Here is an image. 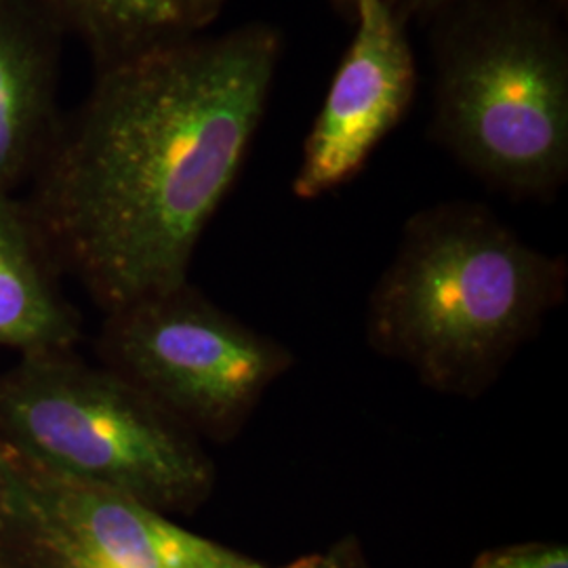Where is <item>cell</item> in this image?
<instances>
[{
  "instance_id": "obj_12",
  "label": "cell",
  "mask_w": 568,
  "mask_h": 568,
  "mask_svg": "<svg viewBox=\"0 0 568 568\" xmlns=\"http://www.w3.org/2000/svg\"><path fill=\"white\" fill-rule=\"evenodd\" d=\"M389 9L398 16V20L405 21L415 16H434L443 13L447 7L455 4L457 0H386Z\"/></svg>"
},
{
  "instance_id": "obj_14",
  "label": "cell",
  "mask_w": 568,
  "mask_h": 568,
  "mask_svg": "<svg viewBox=\"0 0 568 568\" xmlns=\"http://www.w3.org/2000/svg\"><path fill=\"white\" fill-rule=\"evenodd\" d=\"M192 21L196 26V30H201L204 26H209L215 20L225 4V0H185Z\"/></svg>"
},
{
  "instance_id": "obj_10",
  "label": "cell",
  "mask_w": 568,
  "mask_h": 568,
  "mask_svg": "<svg viewBox=\"0 0 568 568\" xmlns=\"http://www.w3.org/2000/svg\"><path fill=\"white\" fill-rule=\"evenodd\" d=\"M13 527L21 528L26 532V537L32 541L37 558L41 560V568H105L98 562H91L87 558L79 556L72 549L63 548L60 544L47 539L41 532H37L34 528L26 527L20 520L11 518L9 520ZM248 568H272L262 565L260 560H255ZM281 568H371L366 565L365 556L361 551V546L356 541H339L333 548L318 554H310L304 556L291 565H284Z\"/></svg>"
},
{
  "instance_id": "obj_13",
  "label": "cell",
  "mask_w": 568,
  "mask_h": 568,
  "mask_svg": "<svg viewBox=\"0 0 568 568\" xmlns=\"http://www.w3.org/2000/svg\"><path fill=\"white\" fill-rule=\"evenodd\" d=\"M13 501V467H11V455L0 443V525L7 523L9 511Z\"/></svg>"
},
{
  "instance_id": "obj_2",
  "label": "cell",
  "mask_w": 568,
  "mask_h": 568,
  "mask_svg": "<svg viewBox=\"0 0 568 568\" xmlns=\"http://www.w3.org/2000/svg\"><path fill=\"white\" fill-rule=\"evenodd\" d=\"M567 278L565 257L525 243L487 206L436 204L406 222L366 337L429 389L476 398L565 302Z\"/></svg>"
},
{
  "instance_id": "obj_3",
  "label": "cell",
  "mask_w": 568,
  "mask_h": 568,
  "mask_svg": "<svg viewBox=\"0 0 568 568\" xmlns=\"http://www.w3.org/2000/svg\"><path fill=\"white\" fill-rule=\"evenodd\" d=\"M436 34L434 135L483 182L551 199L568 178V44L546 0H457Z\"/></svg>"
},
{
  "instance_id": "obj_7",
  "label": "cell",
  "mask_w": 568,
  "mask_h": 568,
  "mask_svg": "<svg viewBox=\"0 0 568 568\" xmlns=\"http://www.w3.org/2000/svg\"><path fill=\"white\" fill-rule=\"evenodd\" d=\"M58 34L23 0H0V192L11 194L51 145Z\"/></svg>"
},
{
  "instance_id": "obj_15",
  "label": "cell",
  "mask_w": 568,
  "mask_h": 568,
  "mask_svg": "<svg viewBox=\"0 0 568 568\" xmlns=\"http://www.w3.org/2000/svg\"><path fill=\"white\" fill-rule=\"evenodd\" d=\"M337 7H342L344 11H352L354 9V0H333Z\"/></svg>"
},
{
  "instance_id": "obj_1",
  "label": "cell",
  "mask_w": 568,
  "mask_h": 568,
  "mask_svg": "<svg viewBox=\"0 0 568 568\" xmlns=\"http://www.w3.org/2000/svg\"><path fill=\"white\" fill-rule=\"evenodd\" d=\"M281 34L248 23L103 63L47 150L42 241L108 312L187 284L209 222L264 119Z\"/></svg>"
},
{
  "instance_id": "obj_5",
  "label": "cell",
  "mask_w": 568,
  "mask_h": 568,
  "mask_svg": "<svg viewBox=\"0 0 568 568\" xmlns=\"http://www.w3.org/2000/svg\"><path fill=\"white\" fill-rule=\"evenodd\" d=\"M102 352L119 373L199 438L230 443L293 366L276 339L190 283L108 312Z\"/></svg>"
},
{
  "instance_id": "obj_11",
  "label": "cell",
  "mask_w": 568,
  "mask_h": 568,
  "mask_svg": "<svg viewBox=\"0 0 568 568\" xmlns=\"http://www.w3.org/2000/svg\"><path fill=\"white\" fill-rule=\"evenodd\" d=\"M471 568H568V548L535 541L490 549L478 556Z\"/></svg>"
},
{
  "instance_id": "obj_9",
  "label": "cell",
  "mask_w": 568,
  "mask_h": 568,
  "mask_svg": "<svg viewBox=\"0 0 568 568\" xmlns=\"http://www.w3.org/2000/svg\"><path fill=\"white\" fill-rule=\"evenodd\" d=\"M103 63L199 32L185 0H23Z\"/></svg>"
},
{
  "instance_id": "obj_6",
  "label": "cell",
  "mask_w": 568,
  "mask_h": 568,
  "mask_svg": "<svg viewBox=\"0 0 568 568\" xmlns=\"http://www.w3.org/2000/svg\"><path fill=\"white\" fill-rule=\"evenodd\" d=\"M354 41L331 82L293 180L295 196L312 201L361 173L375 148L403 121L417 87L405 21L386 0H354Z\"/></svg>"
},
{
  "instance_id": "obj_4",
  "label": "cell",
  "mask_w": 568,
  "mask_h": 568,
  "mask_svg": "<svg viewBox=\"0 0 568 568\" xmlns=\"http://www.w3.org/2000/svg\"><path fill=\"white\" fill-rule=\"evenodd\" d=\"M0 443L47 476L156 511L199 508L215 487L201 438L112 368L26 354L0 375Z\"/></svg>"
},
{
  "instance_id": "obj_8",
  "label": "cell",
  "mask_w": 568,
  "mask_h": 568,
  "mask_svg": "<svg viewBox=\"0 0 568 568\" xmlns=\"http://www.w3.org/2000/svg\"><path fill=\"white\" fill-rule=\"evenodd\" d=\"M41 234L30 213L0 192V347L65 352L77 323L49 283Z\"/></svg>"
}]
</instances>
